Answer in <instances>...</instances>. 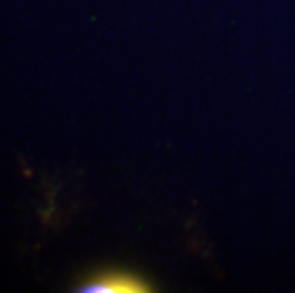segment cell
Returning <instances> with one entry per match:
<instances>
[{
    "mask_svg": "<svg viewBox=\"0 0 295 293\" xmlns=\"http://www.w3.org/2000/svg\"><path fill=\"white\" fill-rule=\"evenodd\" d=\"M149 287L145 282L135 274L130 272H120V270H113V272H103L99 276H94L92 280H88L79 287V291L84 293H120V291H147Z\"/></svg>",
    "mask_w": 295,
    "mask_h": 293,
    "instance_id": "obj_1",
    "label": "cell"
}]
</instances>
